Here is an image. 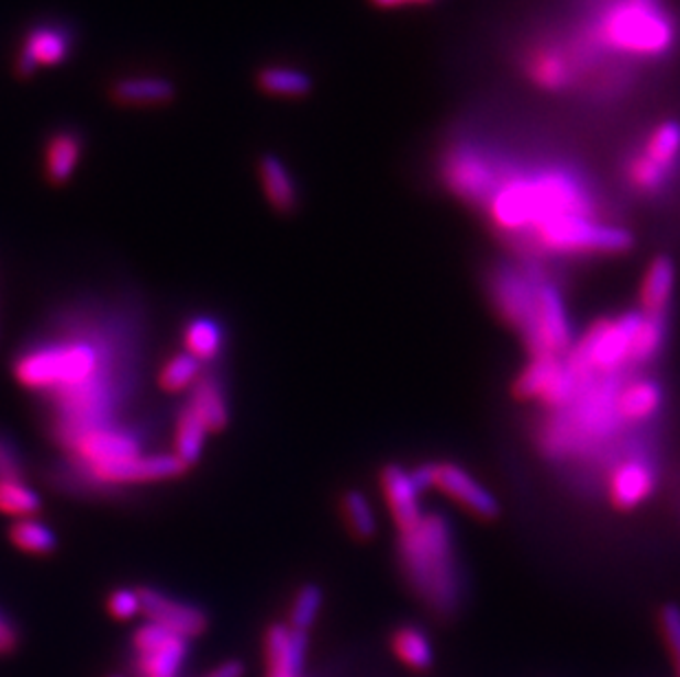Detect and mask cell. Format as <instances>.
<instances>
[{
    "instance_id": "obj_42",
    "label": "cell",
    "mask_w": 680,
    "mask_h": 677,
    "mask_svg": "<svg viewBox=\"0 0 680 677\" xmlns=\"http://www.w3.org/2000/svg\"><path fill=\"white\" fill-rule=\"evenodd\" d=\"M113 677H120V675H113Z\"/></svg>"
},
{
    "instance_id": "obj_35",
    "label": "cell",
    "mask_w": 680,
    "mask_h": 677,
    "mask_svg": "<svg viewBox=\"0 0 680 677\" xmlns=\"http://www.w3.org/2000/svg\"><path fill=\"white\" fill-rule=\"evenodd\" d=\"M324 605V594L317 585L309 583L304 587H300V591L293 598L291 605V616H289V627L309 633V629L315 624L320 611Z\"/></svg>"
},
{
    "instance_id": "obj_36",
    "label": "cell",
    "mask_w": 680,
    "mask_h": 677,
    "mask_svg": "<svg viewBox=\"0 0 680 677\" xmlns=\"http://www.w3.org/2000/svg\"><path fill=\"white\" fill-rule=\"evenodd\" d=\"M660 627L662 635L667 640V646L671 651L678 677H680V607L678 605H665L660 611Z\"/></svg>"
},
{
    "instance_id": "obj_5",
    "label": "cell",
    "mask_w": 680,
    "mask_h": 677,
    "mask_svg": "<svg viewBox=\"0 0 680 677\" xmlns=\"http://www.w3.org/2000/svg\"><path fill=\"white\" fill-rule=\"evenodd\" d=\"M640 321L643 311L638 308L592 324L566 354L568 363L581 379L618 374L625 365H629L632 343Z\"/></svg>"
},
{
    "instance_id": "obj_1",
    "label": "cell",
    "mask_w": 680,
    "mask_h": 677,
    "mask_svg": "<svg viewBox=\"0 0 680 677\" xmlns=\"http://www.w3.org/2000/svg\"><path fill=\"white\" fill-rule=\"evenodd\" d=\"M564 30L535 36L561 65L568 93L612 100L636 74L662 63L680 43V23L667 0H579Z\"/></svg>"
},
{
    "instance_id": "obj_29",
    "label": "cell",
    "mask_w": 680,
    "mask_h": 677,
    "mask_svg": "<svg viewBox=\"0 0 680 677\" xmlns=\"http://www.w3.org/2000/svg\"><path fill=\"white\" fill-rule=\"evenodd\" d=\"M208 427L205 422L199 418V414L188 405L179 420H177V436H175V455L181 458L188 466L197 464L203 447H205V438H208Z\"/></svg>"
},
{
    "instance_id": "obj_30",
    "label": "cell",
    "mask_w": 680,
    "mask_h": 677,
    "mask_svg": "<svg viewBox=\"0 0 680 677\" xmlns=\"http://www.w3.org/2000/svg\"><path fill=\"white\" fill-rule=\"evenodd\" d=\"M186 348L197 361H212L223 348V330L210 317L192 319L186 328Z\"/></svg>"
},
{
    "instance_id": "obj_15",
    "label": "cell",
    "mask_w": 680,
    "mask_h": 677,
    "mask_svg": "<svg viewBox=\"0 0 680 677\" xmlns=\"http://www.w3.org/2000/svg\"><path fill=\"white\" fill-rule=\"evenodd\" d=\"M381 490L386 495L388 510L399 532L412 530L425 515L423 510V486L419 484L412 469L388 464L381 471Z\"/></svg>"
},
{
    "instance_id": "obj_40",
    "label": "cell",
    "mask_w": 680,
    "mask_h": 677,
    "mask_svg": "<svg viewBox=\"0 0 680 677\" xmlns=\"http://www.w3.org/2000/svg\"><path fill=\"white\" fill-rule=\"evenodd\" d=\"M243 673H245V666L241 662L232 659V662H225V664L216 666L205 677H243Z\"/></svg>"
},
{
    "instance_id": "obj_33",
    "label": "cell",
    "mask_w": 680,
    "mask_h": 677,
    "mask_svg": "<svg viewBox=\"0 0 680 677\" xmlns=\"http://www.w3.org/2000/svg\"><path fill=\"white\" fill-rule=\"evenodd\" d=\"M342 512L346 517L348 528L357 537L370 539L372 534H377V530H379V515H377L370 497L364 495L361 490H348L344 495Z\"/></svg>"
},
{
    "instance_id": "obj_12",
    "label": "cell",
    "mask_w": 680,
    "mask_h": 677,
    "mask_svg": "<svg viewBox=\"0 0 680 677\" xmlns=\"http://www.w3.org/2000/svg\"><path fill=\"white\" fill-rule=\"evenodd\" d=\"M135 648L144 677H177L188 655V640L148 622L137 629Z\"/></svg>"
},
{
    "instance_id": "obj_26",
    "label": "cell",
    "mask_w": 680,
    "mask_h": 677,
    "mask_svg": "<svg viewBox=\"0 0 680 677\" xmlns=\"http://www.w3.org/2000/svg\"><path fill=\"white\" fill-rule=\"evenodd\" d=\"M256 84L267 95L291 98V100L306 98L313 89V82L304 71L293 69V67H280V65L260 69L256 76Z\"/></svg>"
},
{
    "instance_id": "obj_39",
    "label": "cell",
    "mask_w": 680,
    "mask_h": 677,
    "mask_svg": "<svg viewBox=\"0 0 680 677\" xmlns=\"http://www.w3.org/2000/svg\"><path fill=\"white\" fill-rule=\"evenodd\" d=\"M16 642H19L16 629L10 624V620L3 613H0V653L14 651Z\"/></svg>"
},
{
    "instance_id": "obj_2",
    "label": "cell",
    "mask_w": 680,
    "mask_h": 677,
    "mask_svg": "<svg viewBox=\"0 0 680 677\" xmlns=\"http://www.w3.org/2000/svg\"><path fill=\"white\" fill-rule=\"evenodd\" d=\"M489 188L478 205L511 245L539 256L570 223L603 216L588 174L566 159L520 157L484 139Z\"/></svg>"
},
{
    "instance_id": "obj_32",
    "label": "cell",
    "mask_w": 680,
    "mask_h": 677,
    "mask_svg": "<svg viewBox=\"0 0 680 677\" xmlns=\"http://www.w3.org/2000/svg\"><path fill=\"white\" fill-rule=\"evenodd\" d=\"M10 539L16 548H21L30 554H52L58 548L56 532L34 517L19 519L10 528Z\"/></svg>"
},
{
    "instance_id": "obj_14",
    "label": "cell",
    "mask_w": 680,
    "mask_h": 677,
    "mask_svg": "<svg viewBox=\"0 0 680 677\" xmlns=\"http://www.w3.org/2000/svg\"><path fill=\"white\" fill-rule=\"evenodd\" d=\"M71 49H74V36L67 25H56V23L34 25L23 38V47L16 56L14 74L27 80L41 67H54V65L65 63Z\"/></svg>"
},
{
    "instance_id": "obj_23",
    "label": "cell",
    "mask_w": 680,
    "mask_h": 677,
    "mask_svg": "<svg viewBox=\"0 0 680 677\" xmlns=\"http://www.w3.org/2000/svg\"><path fill=\"white\" fill-rule=\"evenodd\" d=\"M676 291V264L669 256H656L640 280L638 297L640 311L649 315H665Z\"/></svg>"
},
{
    "instance_id": "obj_11",
    "label": "cell",
    "mask_w": 680,
    "mask_h": 677,
    "mask_svg": "<svg viewBox=\"0 0 680 677\" xmlns=\"http://www.w3.org/2000/svg\"><path fill=\"white\" fill-rule=\"evenodd\" d=\"M544 278L537 271H528L515 264H502L491 273V300L500 315L520 330V335L531 326L537 293Z\"/></svg>"
},
{
    "instance_id": "obj_16",
    "label": "cell",
    "mask_w": 680,
    "mask_h": 677,
    "mask_svg": "<svg viewBox=\"0 0 680 677\" xmlns=\"http://www.w3.org/2000/svg\"><path fill=\"white\" fill-rule=\"evenodd\" d=\"M140 596H142V611L153 624H159L186 640L201 635L208 629L205 611L194 605L170 598L168 594L153 587H140Z\"/></svg>"
},
{
    "instance_id": "obj_9",
    "label": "cell",
    "mask_w": 680,
    "mask_h": 677,
    "mask_svg": "<svg viewBox=\"0 0 680 677\" xmlns=\"http://www.w3.org/2000/svg\"><path fill=\"white\" fill-rule=\"evenodd\" d=\"M423 490H441L467 512L480 519H493L500 515L498 497L467 469L454 462H430L412 469Z\"/></svg>"
},
{
    "instance_id": "obj_34",
    "label": "cell",
    "mask_w": 680,
    "mask_h": 677,
    "mask_svg": "<svg viewBox=\"0 0 680 677\" xmlns=\"http://www.w3.org/2000/svg\"><path fill=\"white\" fill-rule=\"evenodd\" d=\"M201 379V361H197L192 354L183 352L177 354L175 359H170L161 374H159V383L166 392H186L188 387H194V383Z\"/></svg>"
},
{
    "instance_id": "obj_31",
    "label": "cell",
    "mask_w": 680,
    "mask_h": 677,
    "mask_svg": "<svg viewBox=\"0 0 680 677\" xmlns=\"http://www.w3.org/2000/svg\"><path fill=\"white\" fill-rule=\"evenodd\" d=\"M41 510H43L41 495L34 488H30L23 479L0 482V512L19 519H30L36 517Z\"/></svg>"
},
{
    "instance_id": "obj_37",
    "label": "cell",
    "mask_w": 680,
    "mask_h": 677,
    "mask_svg": "<svg viewBox=\"0 0 680 677\" xmlns=\"http://www.w3.org/2000/svg\"><path fill=\"white\" fill-rule=\"evenodd\" d=\"M109 611L118 620H131L142 611V596L140 589L120 587L109 596Z\"/></svg>"
},
{
    "instance_id": "obj_24",
    "label": "cell",
    "mask_w": 680,
    "mask_h": 677,
    "mask_svg": "<svg viewBox=\"0 0 680 677\" xmlns=\"http://www.w3.org/2000/svg\"><path fill=\"white\" fill-rule=\"evenodd\" d=\"M258 177L263 192L276 212L291 214L298 207L300 201L298 185L280 157L263 155L258 161Z\"/></svg>"
},
{
    "instance_id": "obj_7",
    "label": "cell",
    "mask_w": 680,
    "mask_h": 677,
    "mask_svg": "<svg viewBox=\"0 0 680 677\" xmlns=\"http://www.w3.org/2000/svg\"><path fill=\"white\" fill-rule=\"evenodd\" d=\"M98 370V352L89 343L52 346L23 357L16 379L30 390H65L85 385Z\"/></svg>"
},
{
    "instance_id": "obj_41",
    "label": "cell",
    "mask_w": 680,
    "mask_h": 677,
    "mask_svg": "<svg viewBox=\"0 0 680 677\" xmlns=\"http://www.w3.org/2000/svg\"><path fill=\"white\" fill-rule=\"evenodd\" d=\"M372 3L377 8H405V5H427V3H434V0H372Z\"/></svg>"
},
{
    "instance_id": "obj_13",
    "label": "cell",
    "mask_w": 680,
    "mask_h": 677,
    "mask_svg": "<svg viewBox=\"0 0 680 677\" xmlns=\"http://www.w3.org/2000/svg\"><path fill=\"white\" fill-rule=\"evenodd\" d=\"M658 486V471L645 453H632L610 469L607 495L618 510H634L645 504Z\"/></svg>"
},
{
    "instance_id": "obj_21",
    "label": "cell",
    "mask_w": 680,
    "mask_h": 677,
    "mask_svg": "<svg viewBox=\"0 0 680 677\" xmlns=\"http://www.w3.org/2000/svg\"><path fill=\"white\" fill-rule=\"evenodd\" d=\"M85 155V135L76 128H63L49 135L43 153L45 179L52 185H65L78 170Z\"/></svg>"
},
{
    "instance_id": "obj_22",
    "label": "cell",
    "mask_w": 680,
    "mask_h": 677,
    "mask_svg": "<svg viewBox=\"0 0 680 677\" xmlns=\"http://www.w3.org/2000/svg\"><path fill=\"white\" fill-rule=\"evenodd\" d=\"M665 403L662 385L656 379L636 376L621 385L618 392V411L625 422L643 425L651 420Z\"/></svg>"
},
{
    "instance_id": "obj_18",
    "label": "cell",
    "mask_w": 680,
    "mask_h": 677,
    "mask_svg": "<svg viewBox=\"0 0 680 677\" xmlns=\"http://www.w3.org/2000/svg\"><path fill=\"white\" fill-rule=\"evenodd\" d=\"M309 648V633L289 624H271L265 635L269 677H302Z\"/></svg>"
},
{
    "instance_id": "obj_27",
    "label": "cell",
    "mask_w": 680,
    "mask_h": 677,
    "mask_svg": "<svg viewBox=\"0 0 680 677\" xmlns=\"http://www.w3.org/2000/svg\"><path fill=\"white\" fill-rule=\"evenodd\" d=\"M394 655L414 670H427L434 664V646L430 635L419 627H401L392 635Z\"/></svg>"
},
{
    "instance_id": "obj_20",
    "label": "cell",
    "mask_w": 680,
    "mask_h": 677,
    "mask_svg": "<svg viewBox=\"0 0 680 677\" xmlns=\"http://www.w3.org/2000/svg\"><path fill=\"white\" fill-rule=\"evenodd\" d=\"M109 98L122 109H161L177 100V87L164 76H133L115 80Z\"/></svg>"
},
{
    "instance_id": "obj_28",
    "label": "cell",
    "mask_w": 680,
    "mask_h": 677,
    "mask_svg": "<svg viewBox=\"0 0 680 677\" xmlns=\"http://www.w3.org/2000/svg\"><path fill=\"white\" fill-rule=\"evenodd\" d=\"M665 339H667V317L643 313V321L632 343L629 365H647L649 361H654L662 352Z\"/></svg>"
},
{
    "instance_id": "obj_38",
    "label": "cell",
    "mask_w": 680,
    "mask_h": 677,
    "mask_svg": "<svg viewBox=\"0 0 680 677\" xmlns=\"http://www.w3.org/2000/svg\"><path fill=\"white\" fill-rule=\"evenodd\" d=\"M25 466L19 449L5 438L0 436V482L5 479H23Z\"/></svg>"
},
{
    "instance_id": "obj_25",
    "label": "cell",
    "mask_w": 680,
    "mask_h": 677,
    "mask_svg": "<svg viewBox=\"0 0 680 677\" xmlns=\"http://www.w3.org/2000/svg\"><path fill=\"white\" fill-rule=\"evenodd\" d=\"M199 418L205 422L208 431H221L227 427V400L221 383L214 376H201L192 387V398L188 403Z\"/></svg>"
},
{
    "instance_id": "obj_10",
    "label": "cell",
    "mask_w": 680,
    "mask_h": 677,
    "mask_svg": "<svg viewBox=\"0 0 680 677\" xmlns=\"http://www.w3.org/2000/svg\"><path fill=\"white\" fill-rule=\"evenodd\" d=\"M588 379V376H586ZM581 376L566 357H533L515 383V392L526 400L544 403L550 409L566 407L581 385Z\"/></svg>"
},
{
    "instance_id": "obj_17",
    "label": "cell",
    "mask_w": 680,
    "mask_h": 677,
    "mask_svg": "<svg viewBox=\"0 0 680 677\" xmlns=\"http://www.w3.org/2000/svg\"><path fill=\"white\" fill-rule=\"evenodd\" d=\"M190 466L175 453L157 455H135L115 464L91 469V473L104 484H137V482H159L172 479L188 471Z\"/></svg>"
},
{
    "instance_id": "obj_19",
    "label": "cell",
    "mask_w": 680,
    "mask_h": 677,
    "mask_svg": "<svg viewBox=\"0 0 680 677\" xmlns=\"http://www.w3.org/2000/svg\"><path fill=\"white\" fill-rule=\"evenodd\" d=\"M76 453L89 469L115 464L140 455V442L120 429H87L76 438Z\"/></svg>"
},
{
    "instance_id": "obj_4",
    "label": "cell",
    "mask_w": 680,
    "mask_h": 677,
    "mask_svg": "<svg viewBox=\"0 0 680 677\" xmlns=\"http://www.w3.org/2000/svg\"><path fill=\"white\" fill-rule=\"evenodd\" d=\"M621 385L618 374L583 379L572 400L548 422L542 440L546 451L566 458L610 440L625 422L618 411Z\"/></svg>"
},
{
    "instance_id": "obj_3",
    "label": "cell",
    "mask_w": 680,
    "mask_h": 677,
    "mask_svg": "<svg viewBox=\"0 0 680 677\" xmlns=\"http://www.w3.org/2000/svg\"><path fill=\"white\" fill-rule=\"evenodd\" d=\"M401 569L419 598L438 613H449L460 598V572L449 521L438 512L399 537Z\"/></svg>"
},
{
    "instance_id": "obj_6",
    "label": "cell",
    "mask_w": 680,
    "mask_h": 677,
    "mask_svg": "<svg viewBox=\"0 0 680 677\" xmlns=\"http://www.w3.org/2000/svg\"><path fill=\"white\" fill-rule=\"evenodd\" d=\"M680 170V122L665 120L638 142L623 161L627 185L643 194H660Z\"/></svg>"
},
{
    "instance_id": "obj_8",
    "label": "cell",
    "mask_w": 680,
    "mask_h": 677,
    "mask_svg": "<svg viewBox=\"0 0 680 677\" xmlns=\"http://www.w3.org/2000/svg\"><path fill=\"white\" fill-rule=\"evenodd\" d=\"M522 339L533 357H566L577 341L566 300L559 286L548 280L539 286L537 308L531 326L522 332Z\"/></svg>"
}]
</instances>
